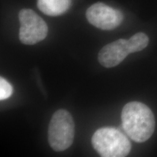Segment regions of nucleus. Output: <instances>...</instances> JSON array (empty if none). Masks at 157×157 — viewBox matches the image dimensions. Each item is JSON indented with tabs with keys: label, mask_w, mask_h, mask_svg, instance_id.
<instances>
[{
	"label": "nucleus",
	"mask_w": 157,
	"mask_h": 157,
	"mask_svg": "<svg viewBox=\"0 0 157 157\" xmlns=\"http://www.w3.org/2000/svg\"><path fill=\"white\" fill-rule=\"evenodd\" d=\"M13 92V88L11 84L4 78H0V99L1 101L10 97Z\"/></svg>",
	"instance_id": "9"
},
{
	"label": "nucleus",
	"mask_w": 157,
	"mask_h": 157,
	"mask_svg": "<svg viewBox=\"0 0 157 157\" xmlns=\"http://www.w3.org/2000/svg\"><path fill=\"white\" fill-rule=\"evenodd\" d=\"M129 54L127 40L119 39L104 46L98 53V60L105 68H113L121 63Z\"/></svg>",
	"instance_id": "6"
},
{
	"label": "nucleus",
	"mask_w": 157,
	"mask_h": 157,
	"mask_svg": "<svg viewBox=\"0 0 157 157\" xmlns=\"http://www.w3.org/2000/svg\"><path fill=\"white\" fill-rule=\"evenodd\" d=\"M92 145L103 157H124L131 150L129 139L113 127H103L96 130L92 137Z\"/></svg>",
	"instance_id": "2"
},
{
	"label": "nucleus",
	"mask_w": 157,
	"mask_h": 157,
	"mask_svg": "<svg viewBox=\"0 0 157 157\" xmlns=\"http://www.w3.org/2000/svg\"><path fill=\"white\" fill-rule=\"evenodd\" d=\"M148 42L149 39L146 34L142 32L137 33L127 40L129 53L143 50L148 46Z\"/></svg>",
	"instance_id": "8"
},
{
	"label": "nucleus",
	"mask_w": 157,
	"mask_h": 157,
	"mask_svg": "<svg viewBox=\"0 0 157 157\" xmlns=\"http://www.w3.org/2000/svg\"><path fill=\"white\" fill-rule=\"evenodd\" d=\"M86 17L90 24L96 28L108 31L117 28L124 19L121 11L102 2L90 6L86 11Z\"/></svg>",
	"instance_id": "5"
},
{
	"label": "nucleus",
	"mask_w": 157,
	"mask_h": 157,
	"mask_svg": "<svg viewBox=\"0 0 157 157\" xmlns=\"http://www.w3.org/2000/svg\"><path fill=\"white\" fill-rule=\"evenodd\" d=\"M74 122L71 113L59 109L49 124L48 142L55 151H63L71 146L74 137Z\"/></svg>",
	"instance_id": "3"
},
{
	"label": "nucleus",
	"mask_w": 157,
	"mask_h": 157,
	"mask_svg": "<svg viewBox=\"0 0 157 157\" xmlns=\"http://www.w3.org/2000/svg\"><path fill=\"white\" fill-rule=\"evenodd\" d=\"M124 130L137 143L148 140L155 129V119L151 110L140 102H129L121 111Z\"/></svg>",
	"instance_id": "1"
},
{
	"label": "nucleus",
	"mask_w": 157,
	"mask_h": 157,
	"mask_svg": "<svg viewBox=\"0 0 157 157\" xmlns=\"http://www.w3.org/2000/svg\"><path fill=\"white\" fill-rule=\"evenodd\" d=\"M21 27L19 39L24 44L33 45L46 38L48 26L45 21L34 10L23 9L19 12Z\"/></svg>",
	"instance_id": "4"
},
{
	"label": "nucleus",
	"mask_w": 157,
	"mask_h": 157,
	"mask_svg": "<svg viewBox=\"0 0 157 157\" xmlns=\"http://www.w3.org/2000/svg\"><path fill=\"white\" fill-rule=\"evenodd\" d=\"M71 0H37L39 10L50 16H58L69 9Z\"/></svg>",
	"instance_id": "7"
}]
</instances>
